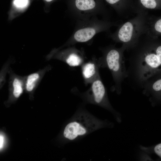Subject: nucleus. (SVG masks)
Listing matches in <instances>:
<instances>
[{
  "label": "nucleus",
  "instance_id": "obj_21",
  "mask_svg": "<svg viewBox=\"0 0 161 161\" xmlns=\"http://www.w3.org/2000/svg\"><path fill=\"white\" fill-rule=\"evenodd\" d=\"M155 76H161V73Z\"/></svg>",
  "mask_w": 161,
  "mask_h": 161
},
{
  "label": "nucleus",
  "instance_id": "obj_14",
  "mask_svg": "<svg viewBox=\"0 0 161 161\" xmlns=\"http://www.w3.org/2000/svg\"><path fill=\"white\" fill-rule=\"evenodd\" d=\"M137 11L148 10H161V0H135Z\"/></svg>",
  "mask_w": 161,
  "mask_h": 161
},
{
  "label": "nucleus",
  "instance_id": "obj_10",
  "mask_svg": "<svg viewBox=\"0 0 161 161\" xmlns=\"http://www.w3.org/2000/svg\"><path fill=\"white\" fill-rule=\"evenodd\" d=\"M115 8L119 15L126 18L134 14H136L135 0H105Z\"/></svg>",
  "mask_w": 161,
  "mask_h": 161
},
{
  "label": "nucleus",
  "instance_id": "obj_20",
  "mask_svg": "<svg viewBox=\"0 0 161 161\" xmlns=\"http://www.w3.org/2000/svg\"><path fill=\"white\" fill-rule=\"evenodd\" d=\"M44 1L46 5H47V4H49L50 2L54 0H43Z\"/></svg>",
  "mask_w": 161,
  "mask_h": 161
},
{
  "label": "nucleus",
  "instance_id": "obj_19",
  "mask_svg": "<svg viewBox=\"0 0 161 161\" xmlns=\"http://www.w3.org/2000/svg\"><path fill=\"white\" fill-rule=\"evenodd\" d=\"M4 136L2 134H0V150L2 149L4 146Z\"/></svg>",
  "mask_w": 161,
  "mask_h": 161
},
{
  "label": "nucleus",
  "instance_id": "obj_11",
  "mask_svg": "<svg viewBox=\"0 0 161 161\" xmlns=\"http://www.w3.org/2000/svg\"><path fill=\"white\" fill-rule=\"evenodd\" d=\"M81 66L82 74L86 85L91 84L100 76L99 61L92 60L84 63Z\"/></svg>",
  "mask_w": 161,
  "mask_h": 161
},
{
  "label": "nucleus",
  "instance_id": "obj_16",
  "mask_svg": "<svg viewBox=\"0 0 161 161\" xmlns=\"http://www.w3.org/2000/svg\"><path fill=\"white\" fill-rule=\"evenodd\" d=\"M15 62L14 59H8L3 65L0 72V88H3L6 82V76L10 68V65Z\"/></svg>",
  "mask_w": 161,
  "mask_h": 161
},
{
  "label": "nucleus",
  "instance_id": "obj_13",
  "mask_svg": "<svg viewBox=\"0 0 161 161\" xmlns=\"http://www.w3.org/2000/svg\"><path fill=\"white\" fill-rule=\"evenodd\" d=\"M146 33L154 37L161 38V16H149Z\"/></svg>",
  "mask_w": 161,
  "mask_h": 161
},
{
  "label": "nucleus",
  "instance_id": "obj_15",
  "mask_svg": "<svg viewBox=\"0 0 161 161\" xmlns=\"http://www.w3.org/2000/svg\"><path fill=\"white\" fill-rule=\"evenodd\" d=\"M95 33L96 31L94 28H84L76 31L74 34V37L77 42H84L91 39Z\"/></svg>",
  "mask_w": 161,
  "mask_h": 161
},
{
  "label": "nucleus",
  "instance_id": "obj_2",
  "mask_svg": "<svg viewBox=\"0 0 161 161\" xmlns=\"http://www.w3.org/2000/svg\"><path fill=\"white\" fill-rule=\"evenodd\" d=\"M149 16L147 10H139L135 16L120 26L113 38L122 43L126 50L129 51L146 32Z\"/></svg>",
  "mask_w": 161,
  "mask_h": 161
},
{
  "label": "nucleus",
  "instance_id": "obj_9",
  "mask_svg": "<svg viewBox=\"0 0 161 161\" xmlns=\"http://www.w3.org/2000/svg\"><path fill=\"white\" fill-rule=\"evenodd\" d=\"M144 94L161 100V76H154L145 81L141 87Z\"/></svg>",
  "mask_w": 161,
  "mask_h": 161
},
{
  "label": "nucleus",
  "instance_id": "obj_12",
  "mask_svg": "<svg viewBox=\"0 0 161 161\" xmlns=\"http://www.w3.org/2000/svg\"><path fill=\"white\" fill-rule=\"evenodd\" d=\"M34 0H12L8 13V20L11 21L27 10Z\"/></svg>",
  "mask_w": 161,
  "mask_h": 161
},
{
  "label": "nucleus",
  "instance_id": "obj_17",
  "mask_svg": "<svg viewBox=\"0 0 161 161\" xmlns=\"http://www.w3.org/2000/svg\"><path fill=\"white\" fill-rule=\"evenodd\" d=\"M75 3L77 8L82 11L92 10L95 5L94 0H75Z\"/></svg>",
  "mask_w": 161,
  "mask_h": 161
},
{
  "label": "nucleus",
  "instance_id": "obj_6",
  "mask_svg": "<svg viewBox=\"0 0 161 161\" xmlns=\"http://www.w3.org/2000/svg\"><path fill=\"white\" fill-rule=\"evenodd\" d=\"M52 59L62 61L71 67L81 66L84 63V59L81 56L68 49L61 51L52 50L47 55L46 59L49 61Z\"/></svg>",
  "mask_w": 161,
  "mask_h": 161
},
{
  "label": "nucleus",
  "instance_id": "obj_5",
  "mask_svg": "<svg viewBox=\"0 0 161 161\" xmlns=\"http://www.w3.org/2000/svg\"><path fill=\"white\" fill-rule=\"evenodd\" d=\"M87 91L80 93L75 92L87 103L97 105L111 111L113 109L109 101L106 88L99 76L91 84Z\"/></svg>",
  "mask_w": 161,
  "mask_h": 161
},
{
  "label": "nucleus",
  "instance_id": "obj_7",
  "mask_svg": "<svg viewBox=\"0 0 161 161\" xmlns=\"http://www.w3.org/2000/svg\"><path fill=\"white\" fill-rule=\"evenodd\" d=\"M8 90L11 99H17L25 91V76L16 74L10 68L8 72Z\"/></svg>",
  "mask_w": 161,
  "mask_h": 161
},
{
  "label": "nucleus",
  "instance_id": "obj_4",
  "mask_svg": "<svg viewBox=\"0 0 161 161\" xmlns=\"http://www.w3.org/2000/svg\"><path fill=\"white\" fill-rule=\"evenodd\" d=\"M125 50L122 46L119 48L109 47L105 51L103 58L98 61L100 67L106 68L110 71L114 83L113 88L118 94L121 92L123 81L128 77L124 55Z\"/></svg>",
  "mask_w": 161,
  "mask_h": 161
},
{
  "label": "nucleus",
  "instance_id": "obj_3",
  "mask_svg": "<svg viewBox=\"0 0 161 161\" xmlns=\"http://www.w3.org/2000/svg\"><path fill=\"white\" fill-rule=\"evenodd\" d=\"M106 123L83 109H80L66 126L63 132L64 137L74 141L99 129Z\"/></svg>",
  "mask_w": 161,
  "mask_h": 161
},
{
  "label": "nucleus",
  "instance_id": "obj_18",
  "mask_svg": "<svg viewBox=\"0 0 161 161\" xmlns=\"http://www.w3.org/2000/svg\"><path fill=\"white\" fill-rule=\"evenodd\" d=\"M154 150L155 153L161 158V143L156 145Z\"/></svg>",
  "mask_w": 161,
  "mask_h": 161
},
{
  "label": "nucleus",
  "instance_id": "obj_1",
  "mask_svg": "<svg viewBox=\"0 0 161 161\" xmlns=\"http://www.w3.org/2000/svg\"><path fill=\"white\" fill-rule=\"evenodd\" d=\"M129 51L128 77L141 87L149 78L161 73V38L145 33Z\"/></svg>",
  "mask_w": 161,
  "mask_h": 161
},
{
  "label": "nucleus",
  "instance_id": "obj_8",
  "mask_svg": "<svg viewBox=\"0 0 161 161\" xmlns=\"http://www.w3.org/2000/svg\"><path fill=\"white\" fill-rule=\"evenodd\" d=\"M52 69V66L48 64L36 72L25 76V91L32 95L45 74Z\"/></svg>",
  "mask_w": 161,
  "mask_h": 161
}]
</instances>
